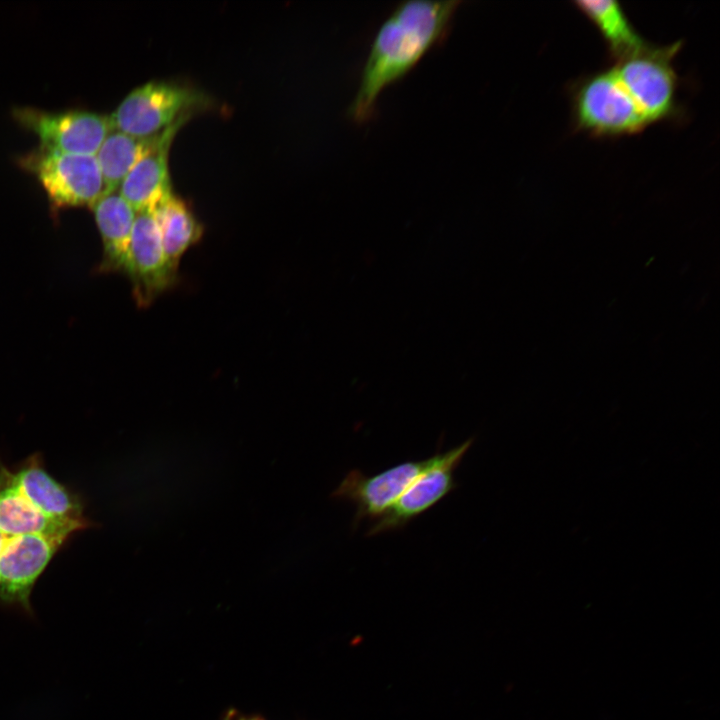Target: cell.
Wrapping results in <instances>:
<instances>
[{
	"mask_svg": "<svg viewBox=\"0 0 720 720\" xmlns=\"http://www.w3.org/2000/svg\"><path fill=\"white\" fill-rule=\"evenodd\" d=\"M461 1H404L378 28L347 108L357 124L373 119L380 94L403 79L435 46L446 40Z\"/></svg>",
	"mask_w": 720,
	"mask_h": 720,
	"instance_id": "cell-1",
	"label": "cell"
},
{
	"mask_svg": "<svg viewBox=\"0 0 720 720\" xmlns=\"http://www.w3.org/2000/svg\"><path fill=\"white\" fill-rule=\"evenodd\" d=\"M573 112L577 128L593 136L633 135L649 126L612 66L577 84Z\"/></svg>",
	"mask_w": 720,
	"mask_h": 720,
	"instance_id": "cell-2",
	"label": "cell"
},
{
	"mask_svg": "<svg viewBox=\"0 0 720 720\" xmlns=\"http://www.w3.org/2000/svg\"><path fill=\"white\" fill-rule=\"evenodd\" d=\"M681 47V41L661 47L648 44L612 65L649 126L678 113L673 59Z\"/></svg>",
	"mask_w": 720,
	"mask_h": 720,
	"instance_id": "cell-3",
	"label": "cell"
},
{
	"mask_svg": "<svg viewBox=\"0 0 720 720\" xmlns=\"http://www.w3.org/2000/svg\"><path fill=\"white\" fill-rule=\"evenodd\" d=\"M207 104L206 95L194 88L154 80L132 90L109 118L113 130L148 137Z\"/></svg>",
	"mask_w": 720,
	"mask_h": 720,
	"instance_id": "cell-4",
	"label": "cell"
},
{
	"mask_svg": "<svg viewBox=\"0 0 720 720\" xmlns=\"http://www.w3.org/2000/svg\"><path fill=\"white\" fill-rule=\"evenodd\" d=\"M22 166L33 172L55 207H91L107 194L95 155L71 154L40 146L23 156Z\"/></svg>",
	"mask_w": 720,
	"mask_h": 720,
	"instance_id": "cell-5",
	"label": "cell"
},
{
	"mask_svg": "<svg viewBox=\"0 0 720 720\" xmlns=\"http://www.w3.org/2000/svg\"><path fill=\"white\" fill-rule=\"evenodd\" d=\"M472 444L473 440L468 439L449 451L434 454L431 465L381 517L372 521L366 535L402 529L451 493L457 487L454 473Z\"/></svg>",
	"mask_w": 720,
	"mask_h": 720,
	"instance_id": "cell-6",
	"label": "cell"
},
{
	"mask_svg": "<svg viewBox=\"0 0 720 720\" xmlns=\"http://www.w3.org/2000/svg\"><path fill=\"white\" fill-rule=\"evenodd\" d=\"M68 539L46 534L11 539L0 554V604L33 616L31 593L35 583Z\"/></svg>",
	"mask_w": 720,
	"mask_h": 720,
	"instance_id": "cell-7",
	"label": "cell"
},
{
	"mask_svg": "<svg viewBox=\"0 0 720 720\" xmlns=\"http://www.w3.org/2000/svg\"><path fill=\"white\" fill-rule=\"evenodd\" d=\"M14 118L32 130L44 148L71 154L96 155L113 131L109 115L88 111L46 112L31 107L13 111Z\"/></svg>",
	"mask_w": 720,
	"mask_h": 720,
	"instance_id": "cell-8",
	"label": "cell"
},
{
	"mask_svg": "<svg viewBox=\"0 0 720 720\" xmlns=\"http://www.w3.org/2000/svg\"><path fill=\"white\" fill-rule=\"evenodd\" d=\"M432 461L433 456L420 461H406L372 476L353 469L331 493V497L355 505L354 527L364 519L374 521L398 500Z\"/></svg>",
	"mask_w": 720,
	"mask_h": 720,
	"instance_id": "cell-9",
	"label": "cell"
},
{
	"mask_svg": "<svg viewBox=\"0 0 720 720\" xmlns=\"http://www.w3.org/2000/svg\"><path fill=\"white\" fill-rule=\"evenodd\" d=\"M126 273L138 304H150L176 281L177 269L165 254L160 230L152 211L136 213Z\"/></svg>",
	"mask_w": 720,
	"mask_h": 720,
	"instance_id": "cell-10",
	"label": "cell"
},
{
	"mask_svg": "<svg viewBox=\"0 0 720 720\" xmlns=\"http://www.w3.org/2000/svg\"><path fill=\"white\" fill-rule=\"evenodd\" d=\"M88 525L45 514L22 492L12 469L0 463V533L4 537L46 534L70 538Z\"/></svg>",
	"mask_w": 720,
	"mask_h": 720,
	"instance_id": "cell-11",
	"label": "cell"
},
{
	"mask_svg": "<svg viewBox=\"0 0 720 720\" xmlns=\"http://www.w3.org/2000/svg\"><path fill=\"white\" fill-rule=\"evenodd\" d=\"M190 116L191 114L177 120L163 141L139 160L119 186L120 195L136 213L153 211L172 194L168 169L169 148L177 131Z\"/></svg>",
	"mask_w": 720,
	"mask_h": 720,
	"instance_id": "cell-12",
	"label": "cell"
},
{
	"mask_svg": "<svg viewBox=\"0 0 720 720\" xmlns=\"http://www.w3.org/2000/svg\"><path fill=\"white\" fill-rule=\"evenodd\" d=\"M12 471L22 492L45 514L64 521L88 524L79 497L45 469L39 455L28 457Z\"/></svg>",
	"mask_w": 720,
	"mask_h": 720,
	"instance_id": "cell-13",
	"label": "cell"
},
{
	"mask_svg": "<svg viewBox=\"0 0 720 720\" xmlns=\"http://www.w3.org/2000/svg\"><path fill=\"white\" fill-rule=\"evenodd\" d=\"M90 208L103 242V268L126 272L136 211L117 191L103 195Z\"/></svg>",
	"mask_w": 720,
	"mask_h": 720,
	"instance_id": "cell-14",
	"label": "cell"
},
{
	"mask_svg": "<svg viewBox=\"0 0 720 720\" xmlns=\"http://www.w3.org/2000/svg\"><path fill=\"white\" fill-rule=\"evenodd\" d=\"M172 125L148 137L132 136L117 130L106 136L95 156L107 193L118 191L130 170L163 141Z\"/></svg>",
	"mask_w": 720,
	"mask_h": 720,
	"instance_id": "cell-15",
	"label": "cell"
},
{
	"mask_svg": "<svg viewBox=\"0 0 720 720\" xmlns=\"http://www.w3.org/2000/svg\"><path fill=\"white\" fill-rule=\"evenodd\" d=\"M574 4L596 26L616 60L648 45L617 1L580 0Z\"/></svg>",
	"mask_w": 720,
	"mask_h": 720,
	"instance_id": "cell-16",
	"label": "cell"
},
{
	"mask_svg": "<svg viewBox=\"0 0 720 720\" xmlns=\"http://www.w3.org/2000/svg\"><path fill=\"white\" fill-rule=\"evenodd\" d=\"M169 263L175 269L183 254L203 235V226L182 199L170 194L153 211Z\"/></svg>",
	"mask_w": 720,
	"mask_h": 720,
	"instance_id": "cell-17",
	"label": "cell"
},
{
	"mask_svg": "<svg viewBox=\"0 0 720 720\" xmlns=\"http://www.w3.org/2000/svg\"><path fill=\"white\" fill-rule=\"evenodd\" d=\"M224 720H266V719L261 718L259 716H255V715H245V714L240 713L239 711L230 709L226 713Z\"/></svg>",
	"mask_w": 720,
	"mask_h": 720,
	"instance_id": "cell-18",
	"label": "cell"
}]
</instances>
